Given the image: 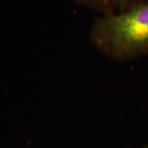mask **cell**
Wrapping results in <instances>:
<instances>
[{"label":"cell","instance_id":"obj_2","mask_svg":"<svg viewBox=\"0 0 148 148\" xmlns=\"http://www.w3.org/2000/svg\"><path fill=\"white\" fill-rule=\"evenodd\" d=\"M78 5L101 12V15L119 13L123 11L132 0H74Z\"/></svg>","mask_w":148,"mask_h":148},{"label":"cell","instance_id":"obj_3","mask_svg":"<svg viewBox=\"0 0 148 148\" xmlns=\"http://www.w3.org/2000/svg\"><path fill=\"white\" fill-rule=\"evenodd\" d=\"M140 148H148V147H140Z\"/></svg>","mask_w":148,"mask_h":148},{"label":"cell","instance_id":"obj_1","mask_svg":"<svg viewBox=\"0 0 148 148\" xmlns=\"http://www.w3.org/2000/svg\"><path fill=\"white\" fill-rule=\"evenodd\" d=\"M90 40L99 51L119 62L148 54V0H132L123 11L96 17Z\"/></svg>","mask_w":148,"mask_h":148}]
</instances>
